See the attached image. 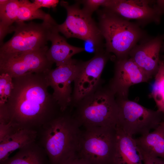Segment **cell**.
<instances>
[{
	"mask_svg": "<svg viewBox=\"0 0 164 164\" xmlns=\"http://www.w3.org/2000/svg\"><path fill=\"white\" fill-rule=\"evenodd\" d=\"M38 135L36 129L13 123L9 131L0 140V162L8 158L15 151L36 141Z\"/></svg>",
	"mask_w": 164,
	"mask_h": 164,
	"instance_id": "cell-15",
	"label": "cell"
},
{
	"mask_svg": "<svg viewBox=\"0 0 164 164\" xmlns=\"http://www.w3.org/2000/svg\"><path fill=\"white\" fill-rule=\"evenodd\" d=\"M0 164H50L45 151L35 141L19 149L13 156Z\"/></svg>",
	"mask_w": 164,
	"mask_h": 164,
	"instance_id": "cell-19",
	"label": "cell"
},
{
	"mask_svg": "<svg viewBox=\"0 0 164 164\" xmlns=\"http://www.w3.org/2000/svg\"><path fill=\"white\" fill-rule=\"evenodd\" d=\"M98 26L105 41L106 50L115 58L129 56L138 42L148 38L137 23L130 22L104 8L98 11Z\"/></svg>",
	"mask_w": 164,
	"mask_h": 164,
	"instance_id": "cell-3",
	"label": "cell"
},
{
	"mask_svg": "<svg viewBox=\"0 0 164 164\" xmlns=\"http://www.w3.org/2000/svg\"><path fill=\"white\" fill-rule=\"evenodd\" d=\"M58 25L50 14L41 23L15 22L13 35L1 46L0 56L48 49L47 42L58 31Z\"/></svg>",
	"mask_w": 164,
	"mask_h": 164,
	"instance_id": "cell-5",
	"label": "cell"
},
{
	"mask_svg": "<svg viewBox=\"0 0 164 164\" xmlns=\"http://www.w3.org/2000/svg\"><path fill=\"white\" fill-rule=\"evenodd\" d=\"M116 130L115 150L111 164H143V156L135 139L126 134L117 125Z\"/></svg>",
	"mask_w": 164,
	"mask_h": 164,
	"instance_id": "cell-16",
	"label": "cell"
},
{
	"mask_svg": "<svg viewBox=\"0 0 164 164\" xmlns=\"http://www.w3.org/2000/svg\"><path fill=\"white\" fill-rule=\"evenodd\" d=\"M59 32L56 31L52 34L50 40L51 45L46 53L48 60L53 63H55L57 67L68 61L74 55L85 50L84 48L69 44Z\"/></svg>",
	"mask_w": 164,
	"mask_h": 164,
	"instance_id": "cell-17",
	"label": "cell"
},
{
	"mask_svg": "<svg viewBox=\"0 0 164 164\" xmlns=\"http://www.w3.org/2000/svg\"><path fill=\"white\" fill-rule=\"evenodd\" d=\"M59 2L58 0H35L33 3L37 8L40 9L42 7L55 8Z\"/></svg>",
	"mask_w": 164,
	"mask_h": 164,
	"instance_id": "cell-25",
	"label": "cell"
},
{
	"mask_svg": "<svg viewBox=\"0 0 164 164\" xmlns=\"http://www.w3.org/2000/svg\"><path fill=\"white\" fill-rule=\"evenodd\" d=\"M72 115L84 128H115L118 123L119 106L114 94L108 86L101 84L78 102Z\"/></svg>",
	"mask_w": 164,
	"mask_h": 164,
	"instance_id": "cell-4",
	"label": "cell"
},
{
	"mask_svg": "<svg viewBox=\"0 0 164 164\" xmlns=\"http://www.w3.org/2000/svg\"><path fill=\"white\" fill-rule=\"evenodd\" d=\"M19 6L16 22L38 19H45L49 14L45 12L41 9L37 8L35 5L27 0H19Z\"/></svg>",
	"mask_w": 164,
	"mask_h": 164,
	"instance_id": "cell-21",
	"label": "cell"
},
{
	"mask_svg": "<svg viewBox=\"0 0 164 164\" xmlns=\"http://www.w3.org/2000/svg\"><path fill=\"white\" fill-rule=\"evenodd\" d=\"M14 25L8 26L0 22V43L1 46L3 43V39L8 34L14 32Z\"/></svg>",
	"mask_w": 164,
	"mask_h": 164,
	"instance_id": "cell-26",
	"label": "cell"
},
{
	"mask_svg": "<svg viewBox=\"0 0 164 164\" xmlns=\"http://www.w3.org/2000/svg\"><path fill=\"white\" fill-rule=\"evenodd\" d=\"M115 128H84L79 141L76 155L89 164H111L115 150Z\"/></svg>",
	"mask_w": 164,
	"mask_h": 164,
	"instance_id": "cell-6",
	"label": "cell"
},
{
	"mask_svg": "<svg viewBox=\"0 0 164 164\" xmlns=\"http://www.w3.org/2000/svg\"><path fill=\"white\" fill-rule=\"evenodd\" d=\"M0 74V104H2L7 102L14 86L10 75L6 73Z\"/></svg>",
	"mask_w": 164,
	"mask_h": 164,
	"instance_id": "cell-23",
	"label": "cell"
},
{
	"mask_svg": "<svg viewBox=\"0 0 164 164\" xmlns=\"http://www.w3.org/2000/svg\"><path fill=\"white\" fill-rule=\"evenodd\" d=\"M153 131L135 138L143 156L164 159V129L160 125Z\"/></svg>",
	"mask_w": 164,
	"mask_h": 164,
	"instance_id": "cell-18",
	"label": "cell"
},
{
	"mask_svg": "<svg viewBox=\"0 0 164 164\" xmlns=\"http://www.w3.org/2000/svg\"><path fill=\"white\" fill-rule=\"evenodd\" d=\"M81 127L67 111L61 112L39 128V143L50 164H62L76 154Z\"/></svg>",
	"mask_w": 164,
	"mask_h": 164,
	"instance_id": "cell-2",
	"label": "cell"
},
{
	"mask_svg": "<svg viewBox=\"0 0 164 164\" xmlns=\"http://www.w3.org/2000/svg\"><path fill=\"white\" fill-rule=\"evenodd\" d=\"M104 8L125 19L135 20L139 26L158 24L164 14V0H109Z\"/></svg>",
	"mask_w": 164,
	"mask_h": 164,
	"instance_id": "cell-10",
	"label": "cell"
},
{
	"mask_svg": "<svg viewBox=\"0 0 164 164\" xmlns=\"http://www.w3.org/2000/svg\"><path fill=\"white\" fill-rule=\"evenodd\" d=\"M62 164H89L78 157L76 154L68 159Z\"/></svg>",
	"mask_w": 164,
	"mask_h": 164,
	"instance_id": "cell-28",
	"label": "cell"
},
{
	"mask_svg": "<svg viewBox=\"0 0 164 164\" xmlns=\"http://www.w3.org/2000/svg\"><path fill=\"white\" fill-rule=\"evenodd\" d=\"M161 51L162 52H164V42L162 44Z\"/></svg>",
	"mask_w": 164,
	"mask_h": 164,
	"instance_id": "cell-29",
	"label": "cell"
},
{
	"mask_svg": "<svg viewBox=\"0 0 164 164\" xmlns=\"http://www.w3.org/2000/svg\"><path fill=\"white\" fill-rule=\"evenodd\" d=\"M113 57L103 48L96 51L94 56L90 60L81 62L73 81L71 110L78 102L101 84L102 72L108 61Z\"/></svg>",
	"mask_w": 164,
	"mask_h": 164,
	"instance_id": "cell-9",
	"label": "cell"
},
{
	"mask_svg": "<svg viewBox=\"0 0 164 164\" xmlns=\"http://www.w3.org/2000/svg\"><path fill=\"white\" fill-rule=\"evenodd\" d=\"M19 6V0H9L6 3L0 5V22L13 25L17 20Z\"/></svg>",
	"mask_w": 164,
	"mask_h": 164,
	"instance_id": "cell-22",
	"label": "cell"
},
{
	"mask_svg": "<svg viewBox=\"0 0 164 164\" xmlns=\"http://www.w3.org/2000/svg\"><path fill=\"white\" fill-rule=\"evenodd\" d=\"M48 49L0 56V74L8 73L14 78L46 73L53 64L47 57Z\"/></svg>",
	"mask_w": 164,
	"mask_h": 164,
	"instance_id": "cell-11",
	"label": "cell"
},
{
	"mask_svg": "<svg viewBox=\"0 0 164 164\" xmlns=\"http://www.w3.org/2000/svg\"><path fill=\"white\" fill-rule=\"evenodd\" d=\"M13 82L14 88L5 104L13 123L36 129L61 112L48 91L46 73L14 78Z\"/></svg>",
	"mask_w": 164,
	"mask_h": 164,
	"instance_id": "cell-1",
	"label": "cell"
},
{
	"mask_svg": "<svg viewBox=\"0 0 164 164\" xmlns=\"http://www.w3.org/2000/svg\"><path fill=\"white\" fill-rule=\"evenodd\" d=\"M114 58V76L108 86L116 98L127 99L131 86L150 80L129 56Z\"/></svg>",
	"mask_w": 164,
	"mask_h": 164,
	"instance_id": "cell-13",
	"label": "cell"
},
{
	"mask_svg": "<svg viewBox=\"0 0 164 164\" xmlns=\"http://www.w3.org/2000/svg\"><path fill=\"white\" fill-rule=\"evenodd\" d=\"M80 4L79 1L72 5L64 1L60 2V5L66 9L67 16L63 23L58 24L57 29L67 38H76L91 42L96 52L103 48V38L92 15L81 8Z\"/></svg>",
	"mask_w": 164,
	"mask_h": 164,
	"instance_id": "cell-8",
	"label": "cell"
},
{
	"mask_svg": "<svg viewBox=\"0 0 164 164\" xmlns=\"http://www.w3.org/2000/svg\"><path fill=\"white\" fill-rule=\"evenodd\" d=\"M149 97L153 98L157 110L164 114V57H160L158 70Z\"/></svg>",
	"mask_w": 164,
	"mask_h": 164,
	"instance_id": "cell-20",
	"label": "cell"
},
{
	"mask_svg": "<svg viewBox=\"0 0 164 164\" xmlns=\"http://www.w3.org/2000/svg\"><path fill=\"white\" fill-rule=\"evenodd\" d=\"M164 129V121H163L162 122H161V123L160 124V125Z\"/></svg>",
	"mask_w": 164,
	"mask_h": 164,
	"instance_id": "cell-30",
	"label": "cell"
},
{
	"mask_svg": "<svg viewBox=\"0 0 164 164\" xmlns=\"http://www.w3.org/2000/svg\"><path fill=\"white\" fill-rule=\"evenodd\" d=\"M81 61L71 59L66 63L46 73L52 95L60 111L70 110L72 101L71 84L73 82Z\"/></svg>",
	"mask_w": 164,
	"mask_h": 164,
	"instance_id": "cell-12",
	"label": "cell"
},
{
	"mask_svg": "<svg viewBox=\"0 0 164 164\" xmlns=\"http://www.w3.org/2000/svg\"><path fill=\"white\" fill-rule=\"evenodd\" d=\"M164 40V35L148 37L137 44L129 53V57L150 80L158 70L159 53Z\"/></svg>",
	"mask_w": 164,
	"mask_h": 164,
	"instance_id": "cell-14",
	"label": "cell"
},
{
	"mask_svg": "<svg viewBox=\"0 0 164 164\" xmlns=\"http://www.w3.org/2000/svg\"><path fill=\"white\" fill-rule=\"evenodd\" d=\"M143 164H164V159L158 157L144 156Z\"/></svg>",
	"mask_w": 164,
	"mask_h": 164,
	"instance_id": "cell-27",
	"label": "cell"
},
{
	"mask_svg": "<svg viewBox=\"0 0 164 164\" xmlns=\"http://www.w3.org/2000/svg\"><path fill=\"white\" fill-rule=\"evenodd\" d=\"M108 0H84L79 1L83 5V9L88 14L92 15L100 6L104 7Z\"/></svg>",
	"mask_w": 164,
	"mask_h": 164,
	"instance_id": "cell-24",
	"label": "cell"
},
{
	"mask_svg": "<svg viewBox=\"0 0 164 164\" xmlns=\"http://www.w3.org/2000/svg\"><path fill=\"white\" fill-rule=\"evenodd\" d=\"M116 99L119 108L117 125L130 136L148 133L164 121V114L158 110L146 108L128 99Z\"/></svg>",
	"mask_w": 164,
	"mask_h": 164,
	"instance_id": "cell-7",
	"label": "cell"
}]
</instances>
